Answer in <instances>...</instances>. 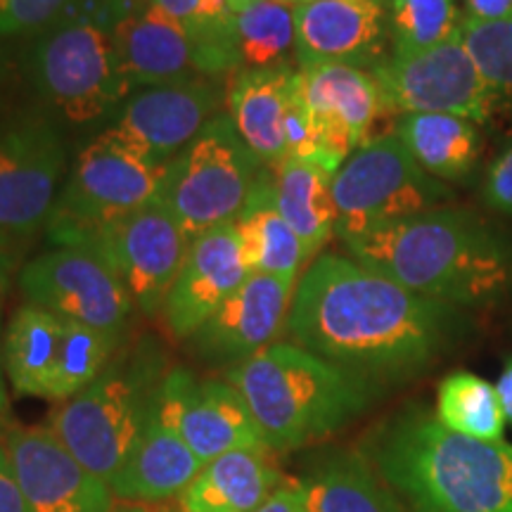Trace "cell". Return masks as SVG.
<instances>
[{
  "label": "cell",
  "mask_w": 512,
  "mask_h": 512,
  "mask_svg": "<svg viewBox=\"0 0 512 512\" xmlns=\"http://www.w3.org/2000/svg\"><path fill=\"white\" fill-rule=\"evenodd\" d=\"M456 306L420 297L337 254L299 278L285 332L292 344L380 387L418 377L458 335Z\"/></svg>",
  "instance_id": "6da1fadb"
},
{
  "label": "cell",
  "mask_w": 512,
  "mask_h": 512,
  "mask_svg": "<svg viewBox=\"0 0 512 512\" xmlns=\"http://www.w3.org/2000/svg\"><path fill=\"white\" fill-rule=\"evenodd\" d=\"M363 453L403 512H512V444L446 430L422 406L377 427Z\"/></svg>",
  "instance_id": "7a4b0ae2"
},
{
  "label": "cell",
  "mask_w": 512,
  "mask_h": 512,
  "mask_svg": "<svg viewBox=\"0 0 512 512\" xmlns=\"http://www.w3.org/2000/svg\"><path fill=\"white\" fill-rule=\"evenodd\" d=\"M361 266L448 306H489L512 287V247L463 209H434L344 242Z\"/></svg>",
  "instance_id": "3957f363"
},
{
  "label": "cell",
  "mask_w": 512,
  "mask_h": 512,
  "mask_svg": "<svg viewBox=\"0 0 512 512\" xmlns=\"http://www.w3.org/2000/svg\"><path fill=\"white\" fill-rule=\"evenodd\" d=\"M252 411L268 451H297L347 427L373 401L377 387L292 342H273L228 368Z\"/></svg>",
  "instance_id": "277c9868"
},
{
  "label": "cell",
  "mask_w": 512,
  "mask_h": 512,
  "mask_svg": "<svg viewBox=\"0 0 512 512\" xmlns=\"http://www.w3.org/2000/svg\"><path fill=\"white\" fill-rule=\"evenodd\" d=\"M164 377L150 354L107 363L83 392L57 408L48 427L81 465L110 482L136 448Z\"/></svg>",
  "instance_id": "5b68a950"
},
{
  "label": "cell",
  "mask_w": 512,
  "mask_h": 512,
  "mask_svg": "<svg viewBox=\"0 0 512 512\" xmlns=\"http://www.w3.org/2000/svg\"><path fill=\"white\" fill-rule=\"evenodd\" d=\"M266 166L252 155L228 114H216L166 164L159 200L190 240L240 219Z\"/></svg>",
  "instance_id": "8992f818"
},
{
  "label": "cell",
  "mask_w": 512,
  "mask_h": 512,
  "mask_svg": "<svg viewBox=\"0 0 512 512\" xmlns=\"http://www.w3.org/2000/svg\"><path fill=\"white\" fill-rule=\"evenodd\" d=\"M31 88L69 124H91L131 93L110 29L57 19L34 36L24 55Z\"/></svg>",
  "instance_id": "52a82bcc"
},
{
  "label": "cell",
  "mask_w": 512,
  "mask_h": 512,
  "mask_svg": "<svg viewBox=\"0 0 512 512\" xmlns=\"http://www.w3.org/2000/svg\"><path fill=\"white\" fill-rule=\"evenodd\" d=\"M337 209L335 233L351 242L392 223L425 211L441 209L451 200L444 183L422 171L396 133L370 138L332 178Z\"/></svg>",
  "instance_id": "ba28073f"
},
{
  "label": "cell",
  "mask_w": 512,
  "mask_h": 512,
  "mask_svg": "<svg viewBox=\"0 0 512 512\" xmlns=\"http://www.w3.org/2000/svg\"><path fill=\"white\" fill-rule=\"evenodd\" d=\"M166 166H152L100 133L83 147L50 211L55 247H83L100 230L157 200Z\"/></svg>",
  "instance_id": "9c48e42d"
},
{
  "label": "cell",
  "mask_w": 512,
  "mask_h": 512,
  "mask_svg": "<svg viewBox=\"0 0 512 512\" xmlns=\"http://www.w3.org/2000/svg\"><path fill=\"white\" fill-rule=\"evenodd\" d=\"M67 166L48 112L0 95V233L27 242L46 228Z\"/></svg>",
  "instance_id": "30bf717a"
},
{
  "label": "cell",
  "mask_w": 512,
  "mask_h": 512,
  "mask_svg": "<svg viewBox=\"0 0 512 512\" xmlns=\"http://www.w3.org/2000/svg\"><path fill=\"white\" fill-rule=\"evenodd\" d=\"M19 290L27 304L98 330L114 344L136 306L114 268L81 247H53L34 256L19 271Z\"/></svg>",
  "instance_id": "8fae6325"
},
{
  "label": "cell",
  "mask_w": 512,
  "mask_h": 512,
  "mask_svg": "<svg viewBox=\"0 0 512 512\" xmlns=\"http://www.w3.org/2000/svg\"><path fill=\"white\" fill-rule=\"evenodd\" d=\"M370 72L387 112L453 114L482 124L498 105L458 34L420 53L384 57Z\"/></svg>",
  "instance_id": "7c38bea8"
},
{
  "label": "cell",
  "mask_w": 512,
  "mask_h": 512,
  "mask_svg": "<svg viewBox=\"0 0 512 512\" xmlns=\"http://www.w3.org/2000/svg\"><path fill=\"white\" fill-rule=\"evenodd\" d=\"M121 72L128 88L216 79L238 72V50L230 41H209L166 12L143 5L112 29Z\"/></svg>",
  "instance_id": "4fadbf2b"
},
{
  "label": "cell",
  "mask_w": 512,
  "mask_h": 512,
  "mask_svg": "<svg viewBox=\"0 0 512 512\" xmlns=\"http://www.w3.org/2000/svg\"><path fill=\"white\" fill-rule=\"evenodd\" d=\"M190 242L157 197L128 219L100 230L81 249H91L114 268L140 311L157 313L181 273Z\"/></svg>",
  "instance_id": "5bb4252c"
},
{
  "label": "cell",
  "mask_w": 512,
  "mask_h": 512,
  "mask_svg": "<svg viewBox=\"0 0 512 512\" xmlns=\"http://www.w3.org/2000/svg\"><path fill=\"white\" fill-rule=\"evenodd\" d=\"M299 79L316 133V162L339 171L387 112L380 83L368 69L342 62L302 67Z\"/></svg>",
  "instance_id": "9a60e30c"
},
{
  "label": "cell",
  "mask_w": 512,
  "mask_h": 512,
  "mask_svg": "<svg viewBox=\"0 0 512 512\" xmlns=\"http://www.w3.org/2000/svg\"><path fill=\"white\" fill-rule=\"evenodd\" d=\"M219 105L214 79L145 88L126 102L102 136L147 164L166 166L216 117Z\"/></svg>",
  "instance_id": "2e32d148"
},
{
  "label": "cell",
  "mask_w": 512,
  "mask_h": 512,
  "mask_svg": "<svg viewBox=\"0 0 512 512\" xmlns=\"http://www.w3.org/2000/svg\"><path fill=\"white\" fill-rule=\"evenodd\" d=\"M157 408L202 463L240 448H266L252 411L230 382H200L176 368L159 384Z\"/></svg>",
  "instance_id": "e0dca14e"
},
{
  "label": "cell",
  "mask_w": 512,
  "mask_h": 512,
  "mask_svg": "<svg viewBox=\"0 0 512 512\" xmlns=\"http://www.w3.org/2000/svg\"><path fill=\"white\" fill-rule=\"evenodd\" d=\"M5 456L34 512H112L110 482L81 465L50 427H10Z\"/></svg>",
  "instance_id": "ac0fdd59"
},
{
  "label": "cell",
  "mask_w": 512,
  "mask_h": 512,
  "mask_svg": "<svg viewBox=\"0 0 512 512\" xmlns=\"http://www.w3.org/2000/svg\"><path fill=\"white\" fill-rule=\"evenodd\" d=\"M294 297V283L273 275L252 273L207 323L192 332L188 344L209 366L233 368L271 347L285 328Z\"/></svg>",
  "instance_id": "d6986e66"
},
{
  "label": "cell",
  "mask_w": 512,
  "mask_h": 512,
  "mask_svg": "<svg viewBox=\"0 0 512 512\" xmlns=\"http://www.w3.org/2000/svg\"><path fill=\"white\" fill-rule=\"evenodd\" d=\"M252 275L235 223L197 235L162 306L171 335L190 339Z\"/></svg>",
  "instance_id": "ffe728a7"
},
{
  "label": "cell",
  "mask_w": 512,
  "mask_h": 512,
  "mask_svg": "<svg viewBox=\"0 0 512 512\" xmlns=\"http://www.w3.org/2000/svg\"><path fill=\"white\" fill-rule=\"evenodd\" d=\"M389 0H309L297 5V62L373 69L389 41Z\"/></svg>",
  "instance_id": "44dd1931"
},
{
  "label": "cell",
  "mask_w": 512,
  "mask_h": 512,
  "mask_svg": "<svg viewBox=\"0 0 512 512\" xmlns=\"http://www.w3.org/2000/svg\"><path fill=\"white\" fill-rule=\"evenodd\" d=\"M204 463L176 427L159 413L157 399L136 448L110 479L112 496L128 505H152L178 498Z\"/></svg>",
  "instance_id": "7402d4cb"
},
{
  "label": "cell",
  "mask_w": 512,
  "mask_h": 512,
  "mask_svg": "<svg viewBox=\"0 0 512 512\" xmlns=\"http://www.w3.org/2000/svg\"><path fill=\"white\" fill-rule=\"evenodd\" d=\"M309 512H403L363 451L325 448L294 479Z\"/></svg>",
  "instance_id": "603a6c76"
},
{
  "label": "cell",
  "mask_w": 512,
  "mask_h": 512,
  "mask_svg": "<svg viewBox=\"0 0 512 512\" xmlns=\"http://www.w3.org/2000/svg\"><path fill=\"white\" fill-rule=\"evenodd\" d=\"M268 448H240L209 460L176 498L178 512H254L285 484Z\"/></svg>",
  "instance_id": "cb8c5ba5"
},
{
  "label": "cell",
  "mask_w": 512,
  "mask_h": 512,
  "mask_svg": "<svg viewBox=\"0 0 512 512\" xmlns=\"http://www.w3.org/2000/svg\"><path fill=\"white\" fill-rule=\"evenodd\" d=\"M297 69H238L228 86V117L266 169L287 159V105Z\"/></svg>",
  "instance_id": "d4e9b609"
},
{
  "label": "cell",
  "mask_w": 512,
  "mask_h": 512,
  "mask_svg": "<svg viewBox=\"0 0 512 512\" xmlns=\"http://www.w3.org/2000/svg\"><path fill=\"white\" fill-rule=\"evenodd\" d=\"M337 171L316 159L287 157L273 169L275 204L283 219L302 240L306 261L328 245L337 226L332 178Z\"/></svg>",
  "instance_id": "484cf974"
},
{
  "label": "cell",
  "mask_w": 512,
  "mask_h": 512,
  "mask_svg": "<svg viewBox=\"0 0 512 512\" xmlns=\"http://www.w3.org/2000/svg\"><path fill=\"white\" fill-rule=\"evenodd\" d=\"M396 136L422 171L437 181H463L482 157V133L475 121L453 114H401Z\"/></svg>",
  "instance_id": "4316f807"
},
{
  "label": "cell",
  "mask_w": 512,
  "mask_h": 512,
  "mask_svg": "<svg viewBox=\"0 0 512 512\" xmlns=\"http://www.w3.org/2000/svg\"><path fill=\"white\" fill-rule=\"evenodd\" d=\"M235 228L249 271L297 283V275L306 264V252L302 240L278 211L273 176H261Z\"/></svg>",
  "instance_id": "83f0119b"
},
{
  "label": "cell",
  "mask_w": 512,
  "mask_h": 512,
  "mask_svg": "<svg viewBox=\"0 0 512 512\" xmlns=\"http://www.w3.org/2000/svg\"><path fill=\"white\" fill-rule=\"evenodd\" d=\"M62 318L41 306L24 304L12 316L3 344V366L19 394L46 399L60 349Z\"/></svg>",
  "instance_id": "f1b7e54d"
},
{
  "label": "cell",
  "mask_w": 512,
  "mask_h": 512,
  "mask_svg": "<svg viewBox=\"0 0 512 512\" xmlns=\"http://www.w3.org/2000/svg\"><path fill=\"white\" fill-rule=\"evenodd\" d=\"M238 69H299L297 5L266 0L233 15Z\"/></svg>",
  "instance_id": "f546056e"
},
{
  "label": "cell",
  "mask_w": 512,
  "mask_h": 512,
  "mask_svg": "<svg viewBox=\"0 0 512 512\" xmlns=\"http://www.w3.org/2000/svg\"><path fill=\"white\" fill-rule=\"evenodd\" d=\"M437 420L446 430L479 441H501L505 413L496 387L475 373H451L437 392Z\"/></svg>",
  "instance_id": "4dcf8cb0"
},
{
  "label": "cell",
  "mask_w": 512,
  "mask_h": 512,
  "mask_svg": "<svg viewBox=\"0 0 512 512\" xmlns=\"http://www.w3.org/2000/svg\"><path fill=\"white\" fill-rule=\"evenodd\" d=\"M117 344L98 330L62 320L60 349L48 382L46 399L67 401L91 384L110 363Z\"/></svg>",
  "instance_id": "1f68e13d"
},
{
  "label": "cell",
  "mask_w": 512,
  "mask_h": 512,
  "mask_svg": "<svg viewBox=\"0 0 512 512\" xmlns=\"http://www.w3.org/2000/svg\"><path fill=\"white\" fill-rule=\"evenodd\" d=\"M387 17L392 55H413L451 41L463 19L456 0H389Z\"/></svg>",
  "instance_id": "d6a6232c"
},
{
  "label": "cell",
  "mask_w": 512,
  "mask_h": 512,
  "mask_svg": "<svg viewBox=\"0 0 512 512\" xmlns=\"http://www.w3.org/2000/svg\"><path fill=\"white\" fill-rule=\"evenodd\" d=\"M467 55L491 88L496 102L512 100V17L472 19L463 17L458 27Z\"/></svg>",
  "instance_id": "836d02e7"
},
{
  "label": "cell",
  "mask_w": 512,
  "mask_h": 512,
  "mask_svg": "<svg viewBox=\"0 0 512 512\" xmlns=\"http://www.w3.org/2000/svg\"><path fill=\"white\" fill-rule=\"evenodd\" d=\"M145 3L174 17L195 36L235 43L233 12L228 10L226 0H145Z\"/></svg>",
  "instance_id": "e575fe53"
},
{
  "label": "cell",
  "mask_w": 512,
  "mask_h": 512,
  "mask_svg": "<svg viewBox=\"0 0 512 512\" xmlns=\"http://www.w3.org/2000/svg\"><path fill=\"white\" fill-rule=\"evenodd\" d=\"M72 0H0V38L36 36L64 17Z\"/></svg>",
  "instance_id": "d590c367"
},
{
  "label": "cell",
  "mask_w": 512,
  "mask_h": 512,
  "mask_svg": "<svg viewBox=\"0 0 512 512\" xmlns=\"http://www.w3.org/2000/svg\"><path fill=\"white\" fill-rule=\"evenodd\" d=\"M484 202L501 214L512 216V140L489 164L484 176Z\"/></svg>",
  "instance_id": "8d00e7d4"
},
{
  "label": "cell",
  "mask_w": 512,
  "mask_h": 512,
  "mask_svg": "<svg viewBox=\"0 0 512 512\" xmlns=\"http://www.w3.org/2000/svg\"><path fill=\"white\" fill-rule=\"evenodd\" d=\"M0 512H34L22 489H19L15 475H12L10 460L5 448L0 446Z\"/></svg>",
  "instance_id": "74e56055"
},
{
  "label": "cell",
  "mask_w": 512,
  "mask_h": 512,
  "mask_svg": "<svg viewBox=\"0 0 512 512\" xmlns=\"http://www.w3.org/2000/svg\"><path fill=\"white\" fill-rule=\"evenodd\" d=\"M254 512H309L302 494L294 482H285L278 491H273Z\"/></svg>",
  "instance_id": "f35d334b"
},
{
  "label": "cell",
  "mask_w": 512,
  "mask_h": 512,
  "mask_svg": "<svg viewBox=\"0 0 512 512\" xmlns=\"http://www.w3.org/2000/svg\"><path fill=\"white\" fill-rule=\"evenodd\" d=\"M22 249H24L22 240L0 233V297H3L5 290H8L12 273L17 271Z\"/></svg>",
  "instance_id": "ab89813d"
},
{
  "label": "cell",
  "mask_w": 512,
  "mask_h": 512,
  "mask_svg": "<svg viewBox=\"0 0 512 512\" xmlns=\"http://www.w3.org/2000/svg\"><path fill=\"white\" fill-rule=\"evenodd\" d=\"M465 17L472 19H508L512 17V0H465Z\"/></svg>",
  "instance_id": "60d3db41"
},
{
  "label": "cell",
  "mask_w": 512,
  "mask_h": 512,
  "mask_svg": "<svg viewBox=\"0 0 512 512\" xmlns=\"http://www.w3.org/2000/svg\"><path fill=\"white\" fill-rule=\"evenodd\" d=\"M496 392H498V399H501L505 420H508L512 425V358L505 361V366L501 370V377H498Z\"/></svg>",
  "instance_id": "b9f144b4"
},
{
  "label": "cell",
  "mask_w": 512,
  "mask_h": 512,
  "mask_svg": "<svg viewBox=\"0 0 512 512\" xmlns=\"http://www.w3.org/2000/svg\"><path fill=\"white\" fill-rule=\"evenodd\" d=\"M8 79H10V57L3 43H0V91H3V86L8 83Z\"/></svg>",
  "instance_id": "7bdbcfd3"
},
{
  "label": "cell",
  "mask_w": 512,
  "mask_h": 512,
  "mask_svg": "<svg viewBox=\"0 0 512 512\" xmlns=\"http://www.w3.org/2000/svg\"><path fill=\"white\" fill-rule=\"evenodd\" d=\"M226 3H228V10L235 15V12L252 8V5H256V3H266V0H226Z\"/></svg>",
  "instance_id": "ee69618b"
},
{
  "label": "cell",
  "mask_w": 512,
  "mask_h": 512,
  "mask_svg": "<svg viewBox=\"0 0 512 512\" xmlns=\"http://www.w3.org/2000/svg\"><path fill=\"white\" fill-rule=\"evenodd\" d=\"M8 406V396H5V384H3V356H0V415L5 413Z\"/></svg>",
  "instance_id": "f6af8a7d"
},
{
  "label": "cell",
  "mask_w": 512,
  "mask_h": 512,
  "mask_svg": "<svg viewBox=\"0 0 512 512\" xmlns=\"http://www.w3.org/2000/svg\"><path fill=\"white\" fill-rule=\"evenodd\" d=\"M112 512H150V510H145L143 505H119V508H114Z\"/></svg>",
  "instance_id": "bcb514c9"
},
{
  "label": "cell",
  "mask_w": 512,
  "mask_h": 512,
  "mask_svg": "<svg viewBox=\"0 0 512 512\" xmlns=\"http://www.w3.org/2000/svg\"><path fill=\"white\" fill-rule=\"evenodd\" d=\"M285 3H292V5H304V3H309V0H285Z\"/></svg>",
  "instance_id": "7dc6e473"
},
{
  "label": "cell",
  "mask_w": 512,
  "mask_h": 512,
  "mask_svg": "<svg viewBox=\"0 0 512 512\" xmlns=\"http://www.w3.org/2000/svg\"><path fill=\"white\" fill-rule=\"evenodd\" d=\"M0 418H3V415H0Z\"/></svg>",
  "instance_id": "c3c4849f"
}]
</instances>
